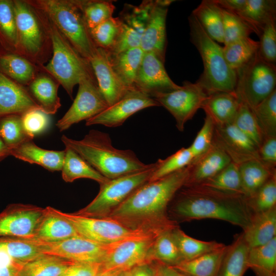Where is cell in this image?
I'll list each match as a JSON object with an SVG mask.
<instances>
[{
    "mask_svg": "<svg viewBox=\"0 0 276 276\" xmlns=\"http://www.w3.org/2000/svg\"><path fill=\"white\" fill-rule=\"evenodd\" d=\"M188 166L135 190L107 217L134 229L160 233L178 226L168 216L169 206L184 185Z\"/></svg>",
    "mask_w": 276,
    "mask_h": 276,
    "instance_id": "obj_1",
    "label": "cell"
},
{
    "mask_svg": "<svg viewBox=\"0 0 276 276\" xmlns=\"http://www.w3.org/2000/svg\"><path fill=\"white\" fill-rule=\"evenodd\" d=\"M177 223L203 219L227 221L244 229L253 215L243 195L222 192L201 185H183L168 210Z\"/></svg>",
    "mask_w": 276,
    "mask_h": 276,
    "instance_id": "obj_2",
    "label": "cell"
},
{
    "mask_svg": "<svg viewBox=\"0 0 276 276\" xmlns=\"http://www.w3.org/2000/svg\"><path fill=\"white\" fill-rule=\"evenodd\" d=\"M61 141L108 179L144 170L152 164L143 163L130 149L114 148L109 134L99 130H90L80 140L63 135Z\"/></svg>",
    "mask_w": 276,
    "mask_h": 276,
    "instance_id": "obj_3",
    "label": "cell"
},
{
    "mask_svg": "<svg viewBox=\"0 0 276 276\" xmlns=\"http://www.w3.org/2000/svg\"><path fill=\"white\" fill-rule=\"evenodd\" d=\"M190 39L198 50L203 64V71L196 81L208 95L219 92L235 93L237 74L227 63L223 48L205 32L196 18L188 17Z\"/></svg>",
    "mask_w": 276,
    "mask_h": 276,
    "instance_id": "obj_4",
    "label": "cell"
},
{
    "mask_svg": "<svg viewBox=\"0 0 276 276\" xmlns=\"http://www.w3.org/2000/svg\"><path fill=\"white\" fill-rule=\"evenodd\" d=\"M34 8L48 31L52 43V55L43 67L73 99L74 88L80 80L94 75L90 64L79 55L44 13Z\"/></svg>",
    "mask_w": 276,
    "mask_h": 276,
    "instance_id": "obj_5",
    "label": "cell"
},
{
    "mask_svg": "<svg viewBox=\"0 0 276 276\" xmlns=\"http://www.w3.org/2000/svg\"><path fill=\"white\" fill-rule=\"evenodd\" d=\"M44 13L72 46L89 62L98 47L75 0H27Z\"/></svg>",
    "mask_w": 276,
    "mask_h": 276,
    "instance_id": "obj_6",
    "label": "cell"
},
{
    "mask_svg": "<svg viewBox=\"0 0 276 276\" xmlns=\"http://www.w3.org/2000/svg\"><path fill=\"white\" fill-rule=\"evenodd\" d=\"M15 14L17 54L38 65H44L52 55L51 40L36 9L27 0H13Z\"/></svg>",
    "mask_w": 276,
    "mask_h": 276,
    "instance_id": "obj_7",
    "label": "cell"
},
{
    "mask_svg": "<svg viewBox=\"0 0 276 276\" xmlns=\"http://www.w3.org/2000/svg\"><path fill=\"white\" fill-rule=\"evenodd\" d=\"M155 163L147 169L114 179L100 185L96 197L75 214L94 218H106L135 190L148 181Z\"/></svg>",
    "mask_w": 276,
    "mask_h": 276,
    "instance_id": "obj_8",
    "label": "cell"
},
{
    "mask_svg": "<svg viewBox=\"0 0 276 276\" xmlns=\"http://www.w3.org/2000/svg\"><path fill=\"white\" fill-rule=\"evenodd\" d=\"M159 234L143 232L108 244L100 263L102 275L125 272L135 266L152 263L150 250Z\"/></svg>",
    "mask_w": 276,
    "mask_h": 276,
    "instance_id": "obj_9",
    "label": "cell"
},
{
    "mask_svg": "<svg viewBox=\"0 0 276 276\" xmlns=\"http://www.w3.org/2000/svg\"><path fill=\"white\" fill-rule=\"evenodd\" d=\"M236 74L235 94L240 103L252 110L276 89V66L262 58L258 52Z\"/></svg>",
    "mask_w": 276,
    "mask_h": 276,
    "instance_id": "obj_10",
    "label": "cell"
},
{
    "mask_svg": "<svg viewBox=\"0 0 276 276\" xmlns=\"http://www.w3.org/2000/svg\"><path fill=\"white\" fill-rule=\"evenodd\" d=\"M54 210L70 222L80 237L101 244H110L143 232H147L132 229L109 218L86 217L74 213L63 212L55 208Z\"/></svg>",
    "mask_w": 276,
    "mask_h": 276,
    "instance_id": "obj_11",
    "label": "cell"
},
{
    "mask_svg": "<svg viewBox=\"0 0 276 276\" xmlns=\"http://www.w3.org/2000/svg\"><path fill=\"white\" fill-rule=\"evenodd\" d=\"M208 96L196 82L185 81L178 89L157 94L153 98L173 116L177 129L183 131L185 124L201 108Z\"/></svg>",
    "mask_w": 276,
    "mask_h": 276,
    "instance_id": "obj_12",
    "label": "cell"
},
{
    "mask_svg": "<svg viewBox=\"0 0 276 276\" xmlns=\"http://www.w3.org/2000/svg\"><path fill=\"white\" fill-rule=\"evenodd\" d=\"M78 85V93L73 104L56 123L60 131L68 129L74 124L96 116L108 107L94 75L83 77Z\"/></svg>",
    "mask_w": 276,
    "mask_h": 276,
    "instance_id": "obj_13",
    "label": "cell"
},
{
    "mask_svg": "<svg viewBox=\"0 0 276 276\" xmlns=\"http://www.w3.org/2000/svg\"><path fill=\"white\" fill-rule=\"evenodd\" d=\"M28 239L37 246L42 255L57 256L74 262L101 263L108 245L101 244L81 237L57 242Z\"/></svg>",
    "mask_w": 276,
    "mask_h": 276,
    "instance_id": "obj_14",
    "label": "cell"
},
{
    "mask_svg": "<svg viewBox=\"0 0 276 276\" xmlns=\"http://www.w3.org/2000/svg\"><path fill=\"white\" fill-rule=\"evenodd\" d=\"M45 208L22 203L9 204L0 212V237H34Z\"/></svg>",
    "mask_w": 276,
    "mask_h": 276,
    "instance_id": "obj_15",
    "label": "cell"
},
{
    "mask_svg": "<svg viewBox=\"0 0 276 276\" xmlns=\"http://www.w3.org/2000/svg\"><path fill=\"white\" fill-rule=\"evenodd\" d=\"M158 106L160 105L153 98L134 88L119 101L86 120L85 125L118 127L123 125L128 118L137 111L148 107Z\"/></svg>",
    "mask_w": 276,
    "mask_h": 276,
    "instance_id": "obj_16",
    "label": "cell"
},
{
    "mask_svg": "<svg viewBox=\"0 0 276 276\" xmlns=\"http://www.w3.org/2000/svg\"><path fill=\"white\" fill-rule=\"evenodd\" d=\"M175 1H152L141 35L140 48L144 53L154 54L165 62L167 47L166 21L169 6Z\"/></svg>",
    "mask_w": 276,
    "mask_h": 276,
    "instance_id": "obj_17",
    "label": "cell"
},
{
    "mask_svg": "<svg viewBox=\"0 0 276 276\" xmlns=\"http://www.w3.org/2000/svg\"><path fill=\"white\" fill-rule=\"evenodd\" d=\"M134 86L152 98L157 94L171 91L180 87L169 77L164 63L151 52L144 53Z\"/></svg>",
    "mask_w": 276,
    "mask_h": 276,
    "instance_id": "obj_18",
    "label": "cell"
},
{
    "mask_svg": "<svg viewBox=\"0 0 276 276\" xmlns=\"http://www.w3.org/2000/svg\"><path fill=\"white\" fill-rule=\"evenodd\" d=\"M213 142L238 165L249 160L259 159V147L234 123L215 125Z\"/></svg>",
    "mask_w": 276,
    "mask_h": 276,
    "instance_id": "obj_19",
    "label": "cell"
},
{
    "mask_svg": "<svg viewBox=\"0 0 276 276\" xmlns=\"http://www.w3.org/2000/svg\"><path fill=\"white\" fill-rule=\"evenodd\" d=\"M98 87L108 106L123 98L130 90L120 79L113 68L108 53L98 48L89 60Z\"/></svg>",
    "mask_w": 276,
    "mask_h": 276,
    "instance_id": "obj_20",
    "label": "cell"
},
{
    "mask_svg": "<svg viewBox=\"0 0 276 276\" xmlns=\"http://www.w3.org/2000/svg\"><path fill=\"white\" fill-rule=\"evenodd\" d=\"M34 109H40L27 88L0 72V120L9 115L21 116Z\"/></svg>",
    "mask_w": 276,
    "mask_h": 276,
    "instance_id": "obj_21",
    "label": "cell"
},
{
    "mask_svg": "<svg viewBox=\"0 0 276 276\" xmlns=\"http://www.w3.org/2000/svg\"><path fill=\"white\" fill-rule=\"evenodd\" d=\"M231 162L227 154L213 142L208 151L193 159L188 165V174L184 185L200 184L217 174Z\"/></svg>",
    "mask_w": 276,
    "mask_h": 276,
    "instance_id": "obj_22",
    "label": "cell"
},
{
    "mask_svg": "<svg viewBox=\"0 0 276 276\" xmlns=\"http://www.w3.org/2000/svg\"><path fill=\"white\" fill-rule=\"evenodd\" d=\"M43 66L26 88L41 110L48 115L54 114L61 105L58 95L60 84Z\"/></svg>",
    "mask_w": 276,
    "mask_h": 276,
    "instance_id": "obj_23",
    "label": "cell"
},
{
    "mask_svg": "<svg viewBox=\"0 0 276 276\" xmlns=\"http://www.w3.org/2000/svg\"><path fill=\"white\" fill-rule=\"evenodd\" d=\"M80 237L73 225L57 214L54 208L47 206L32 239L44 242H57Z\"/></svg>",
    "mask_w": 276,
    "mask_h": 276,
    "instance_id": "obj_24",
    "label": "cell"
},
{
    "mask_svg": "<svg viewBox=\"0 0 276 276\" xmlns=\"http://www.w3.org/2000/svg\"><path fill=\"white\" fill-rule=\"evenodd\" d=\"M10 155L30 164L38 165L50 171H59L62 169L65 150L44 149L37 146L33 140H29L10 150Z\"/></svg>",
    "mask_w": 276,
    "mask_h": 276,
    "instance_id": "obj_25",
    "label": "cell"
},
{
    "mask_svg": "<svg viewBox=\"0 0 276 276\" xmlns=\"http://www.w3.org/2000/svg\"><path fill=\"white\" fill-rule=\"evenodd\" d=\"M240 103L235 93L219 92L208 95L201 108L215 125L233 123Z\"/></svg>",
    "mask_w": 276,
    "mask_h": 276,
    "instance_id": "obj_26",
    "label": "cell"
},
{
    "mask_svg": "<svg viewBox=\"0 0 276 276\" xmlns=\"http://www.w3.org/2000/svg\"><path fill=\"white\" fill-rule=\"evenodd\" d=\"M42 66L18 54L0 48V72L26 87L34 79Z\"/></svg>",
    "mask_w": 276,
    "mask_h": 276,
    "instance_id": "obj_27",
    "label": "cell"
},
{
    "mask_svg": "<svg viewBox=\"0 0 276 276\" xmlns=\"http://www.w3.org/2000/svg\"><path fill=\"white\" fill-rule=\"evenodd\" d=\"M242 233L250 248L265 244L276 238V206L253 214Z\"/></svg>",
    "mask_w": 276,
    "mask_h": 276,
    "instance_id": "obj_28",
    "label": "cell"
},
{
    "mask_svg": "<svg viewBox=\"0 0 276 276\" xmlns=\"http://www.w3.org/2000/svg\"><path fill=\"white\" fill-rule=\"evenodd\" d=\"M249 249L243 233L236 235L232 243L227 245L217 276H243L248 269Z\"/></svg>",
    "mask_w": 276,
    "mask_h": 276,
    "instance_id": "obj_29",
    "label": "cell"
},
{
    "mask_svg": "<svg viewBox=\"0 0 276 276\" xmlns=\"http://www.w3.org/2000/svg\"><path fill=\"white\" fill-rule=\"evenodd\" d=\"M242 191L246 198L251 197L269 179L276 175L271 169L259 159L246 161L238 165Z\"/></svg>",
    "mask_w": 276,
    "mask_h": 276,
    "instance_id": "obj_30",
    "label": "cell"
},
{
    "mask_svg": "<svg viewBox=\"0 0 276 276\" xmlns=\"http://www.w3.org/2000/svg\"><path fill=\"white\" fill-rule=\"evenodd\" d=\"M227 245L173 267L189 276H217Z\"/></svg>",
    "mask_w": 276,
    "mask_h": 276,
    "instance_id": "obj_31",
    "label": "cell"
},
{
    "mask_svg": "<svg viewBox=\"0 0 276 276\" xmlns=\"http://www.w3.org/2000/svg\"><path fill=\"white\" fill-rule=\"evenodd\" d=\"M61 169L62 177L67 182L88 178L102 184L109 179L103 176L72 149L65 147Z\"/></svg>",
    "mask_w": 276,
    "mask_h": 276,
    "instance_id": "obj_32",
    "label": "cell"
},
{
    "mask_svg": "<svg viewBox=\"0 0 276 276\" xmlns=\"http://www.w3.org/2000/svg\"><path fill=\"white\" fill-rule=\"evenodd\" d=\"M192 14L214 41L224 43L222 9L214 0H203Z\"/></svg>",
    "mask_w": 276,
    "mask_h": 276,
    "instance_id": "obj_33",
    "label": "cell"
},
{
    "mask_svg": "<svg viewBox=\"0 0 276 276\" xmlns=\"http://www.w3.org/2000/svg\"><path fill=\"white\" fill-rule=\"evenodd\" d=\"M144 53L141 48L137 47L115 55L108 54L114 71L122 82L130 88H135L134 81Z\"/></svg>",
    "mask_w": 276,
    "mask_h": 276,
    "instance_id": "obj_34",
    "label": "cell"
},
{
    "mask_svg": "<svg viewBox=\"0 0 276 276\" xmlns=\"http://www.w3.org/2000/svg\"><path fill=\"white\" fill-rule=\"evenodd\" d=\"M236 14L249 24L259 35L264 26L269 20L275 18L276 1L246 0L243 8Z\"/></svg>",
    "mask_w": 276,
    "mask_h": 276,
    "instance_id": "obj_35",
    "label": "cell"
},
{
    "mask_svg": "<svg viewBox=\"0 0 276 276\" xmlns=\"http://www.w3.org/2000/svg\"><path fill=\"white\" fill-rule=\"evenodd\" d=\"M247 266L256 276H276V238L265 244L250 248Z\"/></svg>",
    "mask_w": 276,
    "mask_h": 276,
    "instance_id": "obj_36",
    "label": "cell"
},
{
    "mask_svg": "<svg viewBox=\"0 0 276 276\" xmlns=\"http://www.w3.org/2000/svg\"><path fill=\"white\" fill-rule=\"evenodd\" d=\"M73 263L57 256L42 255L24 264L18 276H61Z\"/></svg>",
    "mask_w": 276,
    "mask_h": 276,
    "instance_id": "obj_37",
    "label": "cell"
},
{
    "mask_svg": "<svg viewBox=\"0 0 276 276\" xmlns=\"http://www.w3.org/2000/svg\"><path fill=\"white\" fill-rule=\"evenodd\" d=\"M171 233L182 261L193 259L225 245L215 241H203L192 238L182 231L179 226L172 229Z\"/></svg>",
    "mask_w": 276,
    "mask_h": 276,
    "instance_id": "obj_38",
    "label": "cell"
},
{
    "mask_svg": "<svg viewBox=\"0 0 276 276\" xmlns=\"http://www.w3.org/2000/svg\"><path fill=\"white\" fill-rule=\"evenodd\" d=\"M222 48L227 63L236 73L257 54L259 42L247 37L225 44Z\"/></svg>",
    "mask_w": 276,
    "mask_h": 276,
    "instance_id": "obj_39",
    "label": "cell"
},
{
    "mask_svg": "<svg viewBox=\"0 0 276 276\" xmlns=\"http://www.w3.org/2000/svg\"><path fill=\"white\" fill-rule=\"evenodd\" d=\"M17 30L13 0H0V48L17 54Z\"/></svg>",
    "mask_w": 276,
    "mask_h": 276,
    "instance_id": "obj_40",
    "label": "cell"
},
{
    "mask_svg": "<svg viewBox=\"0 0 276 276\" xmlns=\"http://www.w3.org/2000/svg\"><path fill=\"white\" fill-rule=\"evenodd\" d=\"M0 252L21 264L42 255L37 246L29 239L10 237H0Z\"/></svg>",
    "mask_w": 276,
    "mask_h": 276,
    "instance_id": "obj_41",
    "label": "cell"
},
{
    "mask_svg": "<svg viewBox=\"0 0 276 276\" xmlns=\"http://www.w3.org/2000/svg\"><path fill=\"white\" fill-rule=\"evenodd\" d=\"M171 231H164L156 237L150 250L153 262H159L173 266L182 262Z\"/></svg>",
    "mask_w": 276,
    "mask_h": 276,
    "instance_id": "obj_42",
    "label": "cell"
},
{
    "mask_svg": "<svg viewBox=\"0 0 276 276\" xmlns=\"http://www.w3.org/2000/svg\"><path fill=\"white\" fill-rule=\"evenodd\" d=\"M198 185L224 193L243 195L239 167L233 162L214 176Z\"/></svg>",
    "mask_w": 276,
    "mask_h": 276,
    "instance_id": "obj_43",
    "label": "cell"
},
{
    "mask_svg": "<svg viewBox=\"0 0 276 276\" xmlns=\"http://www.w3.org/2000/svg\"><path fill=\"white\" fill-rule=\"evenodd\" d=\"M75 1L89 29L112 17L116 9L113 1Z\"/></svg>",
    "mask_w": 276,
    "mask_h": 276,
    "instance_id": "obj_44",
    "label": "cell"
},
{
    "mask_svg": "<svg viewBox=\"0 0 276 276\" xmlns=\"http://www.w3.org/2000/svg\"><path fill=\"white\" fill-rule=\"evenodd\" d=\"M0 138L10 150L33 140L24 128L21 116L17 114L9 115L0 120Z\"/></svg>",
    "mask_w": 276,
    "mask_h": 276,
    "instance_id": "obj_45",
    "label": "cell"
},
{
    "mask_svg": "<svg viewBox=\"0 0 276 276\" xmlns=\"http://www.w3.org/2000/svg\"><path fill=\"white\" fill-rule=\"evenodd\" d=\"M252 111L265 139L276 136V89Z\"/></svg>",
    "mask_w": 276,
    "mask_h": 276,
    "instance_id": "obj_46",
    "label": "cell"
},
{
    "mask_svg": "<svg viewBox=\"0 0 276 276\" xmlns=\"http://www.w3.org/2000/svg\"><path fill=\"white\" fill-rule=\"evenodd\" d=\"M193 159L189 149L182 148L165 159H158L148 181H154L173 173L189 165Z\"/></svg>",
    "mask_w": 276,
    "mask_h": 276,
    "instance_id": "obj_47",
    "label": "cell"
},
{
    "mask_svg": "<svg viewBox=\"0 0 276 276\" xmlns=\"http://www.w3.org/2000/svg\"><path fill=\"white\" fill-rule=\"evenodd\" d=\"M121 27L120 18L112 17L89 29V31L96 46L109 52L116 42Z\"/></svg>",
    "mask_w": 276,
    "mask_h": 276,
    "instance_id": "obj_48",
    "label": "cell"
},
{
    "mask_svg": "<svg viewBox=\"0 0 276 276\" xmlns=\"http://www.w3.org/2000/svg\"><path fill=\"white\" fill-rule=\"evenodd\" d=\"M233 123L259 148L265 137L252 110L246 104L240 103Z\"/></svg>",
    "mask_w": 276,
    "mask_h": 276,
    "instance_id": "obj_49",
    "label": "cell"
},
{
    "mask_svg": "<svg viewBox=\"0 0 276 276\" xmlns=\"http://www.w3.org/2000/svg\"><path fill=\"white\" fill-rule=\"evenodd\" d=\"M247 198L252 214L268 211L276 206V175L266 182L251 197Z\"/></svg>",
    "mask_w": 276,
    "mask_h": 276,
    "instance_id": "obj_50",
    "label": "cell"
},
{
    "mask_svg": "<svg viewBox=\"0 0 276 276\" xmlns=\"http://www.w3.org/2000/svg\"><path fill=\"white\" fill-rule=\"evenodd\" d=\"M222 9L224 44L249 37L253 28L236 14Z\"/></svg>",
    "mask_w": 276,
    "mask_h": 276,
    "instance_id": "obj_51",
    "label": "cell"
},
{
    "mask_svg": "<svg viewBox=\"0 0 276 276\" xmlns=\"http://www.w3.org/2000/svg\"><path fill=\"white\" fill-rule=\"evenodd\" d=\"M258 54L266 61L275 65L276 23L275 18L269 20L261 30Z\"/></svg>",
    "mask_w": 276,
    "mask_h": 276,
    "instance_id": "obj_52",
    "label": "cell"
},
{
    "mask_svg": "<svg viewBox=\"0 0 276 276\" xmlns=\"http://www.w3.org/2000/svg\"><path fill=\"white\" fill-rule=\"evenodd\" d=\"M215 124L208 116L205 115L204 123L197 133L193 142L189 147L195 158L208 151L213 144Z\"/></svg>",
    "mask_w": 276,
    "mask_h": 276,
    "instance_id": "obj_53",
    "label": "cell"
},
{
    "mask_svg": "<svg viewBox=\"0 0 276 276\" xmlns=\"http://www.w3.org/2000/svg\"><path fill=\"white\" fill-rule=\"evenodd\" d=\"M49 116L40 109H34L21 116L24 128L30 137L33 139L48 129L50 125Z\"/></svg>",
    "mask_w": 276,
    "mask_h": 276,
    "instance_id": "obj_54",
    "label": "cell"
},
{
    "mask_svg": "<svg viewBox=\"0 0 276 276\" xmlns=\"http://www.w3.org/2000/svg\"><path fill=\"white\" fill-rule=\"evenodd\" d=\"M141 38L140 32L122 20L121 31L116 42L112 49L107 52L112 56L130 49L140 47Z\"/></svg>",
    "mask_w": 276,
    "mask_h": 276,
    "instance_id": "obj_55",
    "label": "cell"
},
{
    "mask_svg": "<svg viewBox=\"0 0 276 276\" xmlns=\"http://www.w3.org/2000/svg\"><path fill=\"white\" fill-rule=\"evenodd\" d=\"M100 263L74 262L61 276H101Z\"/></svg>",
    "mask_w": 276,
    "mask_h": 276,
    "instance_id": "obj_56",
    "label": "cell"
},
{
    "mask_svg": "<svg viewBox=\"0 0 276 276\" xmlns=\"http://www.w3.org/2000/svg\"><path fill=\"white\" fill-rule=\"evenodd\" d=\"M259 160L267 167L276 170V136L265 138L259 148Z\"/></svg>",
    "mask_w": 276,
    "mask_h": 276,
    "instance_id": "obj_57",
    "label": "cell"
},
{
    "mask_svg": "<svg viewBox=\"0 0 276 276\" xmlns=\"http://www.w3.org/2000/svg\"><path fill=\"white\" fill-rule=\"evenodd\" d=\"M155 276H189L171 266L159 262H153Z\"/></svg>",
    "mask_w": 276,
    "mask_h": 276,
    "instance_id": "obj_58",
    "label": "cell"
},
{
    "mask_svg": "<svg viewBox=\"0 0 276 276\" xmlns=\"http://www.w3.org/2000/svg\"><path fill=\"white\" fill-rule=\"evenodd\" d=\"M222 9L237 13L243 8L246 0H214Z\"/></svg>",
    "mask_w": 276,
    "mask_h": 276,
    "instance_id": "obj_59",
    "label": "cell"
},
{
    "mask_svg": "<svg viewBox=\"0 0 276 276\" xmlns=\"http://www.w3.org/2000/svg\"><path fill=\"white\" fill-rule=\"evenodd\" d=\"M153 263L135 266L124 272V276H154Z\"/></svg>",
    "mask_w": 276,
    "mask_h": 276,
    "instance_id": "obj_60",
    "label": "cell"
},
{
    "mask_svg": "<svg viewBox=\"0 0 276 276\" xmlns=\"http://www.w3.org/2000/svg\"><path fill=\"white\" fill-rule=\"evenodd\" d=\"M23 264L18 262L10 264H0V276H18Z\"/></svg>",
    "mask_w": 276,
    "mask_h": 276,
    "instance_id": "obj_61",
    "label": "cell"
},
{
    "mask_svg": "<svg viewBox=\"0 0 276 276\" xmlns=\"http://www.w3.org/2000/svg\"><path fill=\"white\" fill-rule=\"evenodd\" d=\"M10 155V150L0 138V162Z\"/></svg>",
    "mask_w": 276,
    "mask_h": 276,
    "instance_id": "obj_62",
    "label": "cell"
},
{
    "mask_svg": "<svg viewBox=\"0 0 276 276\" xmlns=\"http://www.w3.org/2000/svg\"><path fill=\"white\" fill-rule=\"evenodd\" d=\"M124 272L121 273H109L103 275L102 276H124Z\"/></svg>",
    "mask_w": 276,
    "mask_h": 276,
    "instance_id": "obj_63",
    "label": "cell"
},
{
    "mask_svg": "<svg viewBox=\"0 0 276 276\" xmlns=\"http://www.w3.org/2000/svg\"><path fill=\"white\" fill-rule=\"evenodd\" d=\"M154 276H155L154 274Z\"/></svg>",
    "mask_w": 276,
    "mask_h": 276,
    "instance_id": "obj_64",
    "label": "cell"
}]
</instances>
